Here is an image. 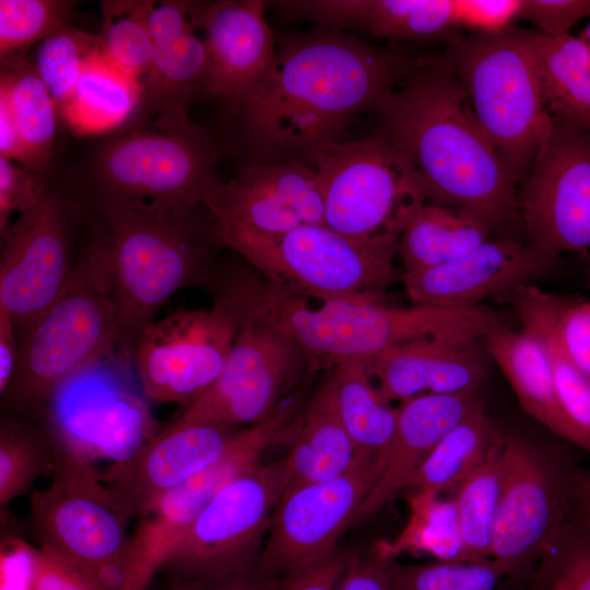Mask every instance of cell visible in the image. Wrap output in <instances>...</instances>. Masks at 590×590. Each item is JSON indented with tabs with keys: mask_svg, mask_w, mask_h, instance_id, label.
Here are the masks:
<instances>
[{
	"mask_svg": "<svg viewBox=\"0 0 590 590\" xmlns=\"http://www.w3.org/2000/svg\"><path fill=\"white\" fill-rule=\"evenodd\" d=\"M411 68V67H410ZM409 67L334 32L283 40L262 83L238 106L251 144L271 161L308 156L375 109Z\"/></svg>",
	"mask_w": 590,
	"mask_h": 590,
	"instance_id": "obj_1",
	"label": "cell"
},
{
	"mask_svg": "<svg viewBox=\"0 0 590 590\" xmlns=\"http://www.w3.org/2000/svg\"><path fill=\"white\" fill-rule=\"evenodd\" d=\"M375 110L379 134L409 160L433 203L493 228L518 210L519 182L476 122L447 57L411 67Z\"/></svg>",
	"mask_w": 590,
	"mask_h": 590,
	"instance_id": "obj_2",
	"label": "cell"
},
{
	"mask_svg": "<svg viewBox=\"0 0 590 590\" xmlns=\"http://www.w3.org/2000/svg\"><path fill=\"white\" fill-rule=\"evenodd\" d=\"M88 239L80 252L111 302L119 350L132 358L142 332L178 290L213 280L212 222L192 209H157L139 202H79Z\"/></svg>",
	"mask_w": 590,
	"mask_h": 590,
	"instance_id": "obj_3",
	"label": "cell"
},
{
	"mask_svg": "<svg viewBox=\"0 0 590 590\" xmlns=\"http://www.w3.org/2000/svg\"><path fill=\"white\" fill-rule=\"evenodd\" d=\"M245 303L248 315L288 335L312 369H331L345 358L371 357L417 340H476L487 327L481 306L415 304L401 308L382 302L334 300L310 308L306 298L248 276Z\"/></svg>",
	"mask_w": 590,
	"mask_h": 590,
	"instance_id": "obj_4",
	"label": "cell"
},
{
	"mask_svg": "<svg viewBox=\"0 0 590 590\" xmlns=\"http://www.w3.org/2000/svg\"><path fill=\"white\" fill-rule=\"evenodd\" d=\"M216 245L244 257L271 287L326 302H382L399 275V234L357 239L326 225H303L280 235L215 225Z\"/></svg>",
	"mask_w": 590,
	"mask_h": 590,
	"instance_id": "obj_5",
	"label": "cell"
},
{
	"mask_svg": "<svg viewBox=\"0 0 590 590\" xmlns=\"http://www.w3.org/2000/svg\"><path fill=\"white\" fill-rule=\"evenodd\" d=\"M447 59L476 122L521 185L547 116L529 30L457 37Z\"/></svg>",
	"mask_w": 590,
	"mask_h": 590,
	"instance_id": "obj_6",
	"label": "cell"
},
{
	"mask_svg": "<svg viewBox=\"0 0 590 590\" xmlns=\"http://www.w3.org/2000/svg\"><path fill=\"white\" fill-rule=\"evenodd\" d=\"M54 441L51 482L30 498L34 535L40 547L87 573L105 590H121L131 517L101 481L93 459Z\"/></svg>",
	"mask_w": 590,
	"mask_h": 590,
	"instance_id": "obj_7",
	"label": "cell"
},
{
	"mask_svg": "<svg viewBox=\"0 0 590 590\" xmlns=\"http://www.w3.org/2000/svg\"><path fill=\"white\" fill-rule=\"evenodd\" d=\"M307 161L319 177L324 225L353 238L401 235L412 213L429 201L422 177L379 133L327 143Z\"/></svg>",
	"mask_w": 590,
	"mask_h": 590,
	"instance_id": "obj_8",
	"label": "cell"
},
{
	"mask_svg": "<svg viewBox=\"0 0 590 590\" xmlns=\"http://www.w3.org/2000/svg\"><path fill=\"white\" fill-rule=\"evenodd\" d=\"M211 283V308L177 309L142 332L132 365L149 401L185 408L222 374L246 319V307L240 276Z\"/></svg>",
	"mask_w": 590,
	"mask_h": 590,
	"instance_id": "obj_9",
	"label": "cell"
},
{
	"mask_svg": "<svg viewBox=\"0 0 590 590\" xmlns=\"http://www.w3.org/2000/svg\"><path fill=\"white\" fill-rule=\"evenodd\" d=\"M580 467L569 447L518 433L506 435L491 558L500 563L509 577L533 573L565 528Z\"/></svg>",
	"mask_w": 590,
	"mask_h": 590,
	"instance_id": "obj_10",
	"label": "cell"
},
{
	"mask_svg": "<svg viewBox=\"0 0 590 590\" xmlns=\"http://www.w3.org/2000/svg\"><path fill=\"white\" fill-rule=\"evenodd\" d=\"M216 151L194 125L138 130L116 139L96 155L92 188L81 202L130 201L157 209H192L220 181Z\"/></svg>",
	"mask_w": 590,
	"mask_h": 590,
	"instance_id": "obj_11",
	"label": "cell"
},
{
	"mask_svg": "<svg viewBox=\"0 0 590 590\" xmlns=\"http://www.w3.org/2000/svg\"><path fill=\"white\" fill-rule=\"evenodd\" d=\"M116 350L115 308L79 257L63 295L19 343L15 370L2 399L17 408L43 404L70 376Z\"/></svg>",
	"mask_w": 590,
	"mask_h": 590,
	"instance_id": "obj_12",
	"label": "cell"
},
{
	"mask_svg": "<svg viewBox=\"0 0 590 590\" xmlns=\"http://www.w3.org/2000/svg\"><path fill=\"white\" fill-rule=\"evenodd\" d=\"M148 401L132 358L116 350L70 376L43 404L56 441L119 462L161 429Z\"/></svg>",
	"mask_w": 590,
	"mask_h": 590,
	"instance_id": "obj_13",
	"label": "cell"
},
{
	"mask_svg": "<svg viewBox=\"0 0 590 590\" xmlns=\"http://www.w3.org/2000/svg\"><path fill=\"white\" fill-rule=\"evenodd\" d=\"M284 458L259 463L223 487L168 554L174 579L257 569L271 514L284 492Z\"/></svg>",
	"mask_w": 590,
	"mask_h": 590,
	"instance_id": "obj_14",
	"label": "cell"
},
{
	"mask_svg": "<svg viewBox=\"0 0 590 590\" xmlns=\"http://www.w3.org/2000/svg\"><path fill=\"white\" fill-rule=\"evenodd\" d=\"M80 214L73 197L48 188L1 234L0 308L10 315L19 343L72 280V227Z\"/></svg>",
	"mask_w": 590,
	"mask_h": 590,
	"instance_id": "obj_15",
	"label": "cell"
},
{
	"mask_svg": "<svg viewBox=\"0 0 590 590\" xmlns=\"http://www.w3.org/2000/svg\"><path fill=\"white\" fill-rule=\"evenodd\" d=\"M518 210L538 251L562 257L590 249V132L547 114Z\"/></svg>",
	"mask_w": 590,
	"mask_h": 590,
	"instance_id": "obj_16",
	"label": "cell"
},
{
	"mask_svg": "<svg viewBox=\"0 0 590 590\" xmlns=\"http://www.w3.org/2000/svg\"><path fill=\"white\" fill-rule=\"evenodd\" d=\"M382 468L384 460L358 453L341 475L283 492L269 520L258 574L274 580L335 554Z\"/></svg>",
	"mask_w": 590,
	"mask_h": 590,
	"instance_id": "obj_17",
	"label": "cell"
},
{
	"mask_svg": "<svg viewBox=\"0 0 590 590\" xmlns=\"http://www.w3.org/2000/svg\"><path fill=\"white\" fill-rule=\"evenodd\" d=\"M306 367L304 352L288 335L246 311L222 374L177 420L231 427L258 424L279 408Z\"/></svg>",
	"mask_w": 590,
	"mask_h": 590,
	"instance_id": "obj_18",
	"label": "cell"
},
{
	"mask_svg": "<svg viewBox=\"0 0 590 590\" xmlns=\"http://www.w3.org/2000/svg\"><path fill=\"white\" fill-rule=\"evenodd\" d=\"M285 412L237 432L224 455L209 468L164 495L129 539L121 590H144L174 545L215 495L260 463L263 451L282 436Z\"/></svg>",
	"mask_w": 590,
	"mask_h": 590,
	"instance_id": "obj_19",
	"label": "cell"
},
{
	"mask_svg": "<svg viewBox=\"0 0 590 590\" xmlns=\"http://www.w3.org/2000/svg\"><path fill=\"white\" fill-rule=\"evenodd\" d=\"M215 225L280 235L303 225H324L317 172L294 160L266 161L220 180L204 202Z\"/></svg>",
	"mask_w": 590,
	"mask_h": 590,
	"instance_id": "obj_20",
	"label": "cell"
},
{
	"mask_svg": "<svg viewBox=\"0 0 590 590\" xmlns=\"http://www.w3.org/2000/svg\"><path fill=\"white\" fill-rule=\"evenodd\" d=\"M237 432L176 418L128 459L101 471V481L131 518H140L168 492L217 461Z\"/></svg>",
	"mask_w": 590,
	"mask_h": 590,
	"instance_id": "obj_21",
	"label": "cell"
},
{
	"mask_svg": "<svg viewBox=\"0 0 590 590\" xmlns=\"http://www.w3.org/2000/svg\"><path fill=\"white\" fill-rule=\"evenodd\" d=\"M567 267L565 256L509 238L487 239L449 263L402 272L400 280L414 304L474 306L520 285L565 278Z\"/></svg>",
	"mask_w": 590,
	"mask_h": 590,
	"instance_id": "obj_22",
	"label": "cell"
},
{
	"mask_svg": "<svg viewBox=\"0 0 590 590\" xmlns=\"http://www.w3.org/2000/svg\"><path fill=\"white\" fill-rule=\"evenodd\" d=\"M203 9L204 4L197 2L161 1L151 10L154 57L140 83L139 109L156 117V128L191 123L189 109L198 94L205 92V46L194 31L201 27Z\"/></svg>",
	"mask_w": 590,
	"mask_h": 590,
	"instance_id": "obj_23",
	"label": "cell"
},
{
	"mask_svg": "<svg viewBox=\"0 0 590 590\" xmlns=\"http://www.w3.org/2000/svg\"><path fill=\"white\" fill-rule=\"evenodd\" d=\"M259 0L206 4L200 26L206 52L205 92L239 106L264 80L276 55Z\"/></svg>",
	"mask_w": 590,
	"mask_h": 590,
	"instance_id": "obj_24",
	"label": "cell"
},
{
	"mask_svg": "<svg viewBox=\"0 0 590 590\" xmlns=\"http://www.w3.org/2000/svg\"><path fill=\"white\" fill-rule=\"evenodd\" d=\"M493 363L482 340H417L369 357L377 391L387 403L423 393L481 389Z\"/></svg>",
	"mask_w": 590,
	"mask_h": 590,
	"instance_id": "obj_25",
	"label": "cell"
},
{
	"mask_svg": "<svg viewBox=\"0 0 590 590\" xmlns=\"http://www.w3.org/2000/svg\"><path fill=\"white\" fill-rule=\"evenodd\" d=\"M481 389L458 393H423L397 406V426L384 468L358 509L353 526L376 515L404 491L410 476L437 444L475 408Z\"/></svg>",
	"mask_w": 590,
	"mask_h": 590,
	"instance_id": "obj_26",
	"label": "cell"
},
{
	"mask_svg": "<svg viewBox=\"0 0 590 590\" xmlns=\"http://www.w3.org/2000/svg\"><path fill=\"white\" fill-rule=\"evenodd\" d=\"M330 27L357 26L390 39H436L459 30L455 0H316L278 2Z\"/></svg>",
	"mask_w": 590,
	"mask_h": 590,
	"instance_id": "obj_27",
	"label": "cell"
},
{
	"mask_svg": "<svg viewBox=\"0 0 590 590\" xmlns=\"http://www.w3.org/2000/svg\"><path fill=\"white\" fill-rule=\"evenodd\" d=\"M482 342L521 409L553 435L582 450L581 438L558 401L543 341L529 330L506 327L485 335Z\"/></svg>",
	"mask_w": 590,
	"mask_h": 590,
	"instance_id": "obj_28",
	"label": "cell"
},
{
	"mask_svg": "<svg viewBox=\"0 0 590 590\" xmlns=\"http://www.w3.org/2000/svg\"><path fill=\"white\" fill-rule=\"evenodd\" d=\"M357 456V448L343 422L335 382L329 370L295 422L292 441L284 457V492L337 477L352 467Z\"/></svg>",
	"mask_w": 590,
	"mask_h": 590,
	"instance_id": "obj_29",
	"label": "cell"
},
{
	"mask_svg": "<svg viewBox=\"0 0 590 590\" xmlns=\"http://www.w3.org/2000/svg\"><path fill=\"white\" fill-rule=\"evenodd\" d=\"M498 298L510 306L522 329L543 341L560 406L578 432L582 450L590 455V378L571 363L559 344L554 322L555 294L536 284H524Z\"/></svg>",
	"mask_w": 590,
	"mask_h": 590,
	"instance_id": "obj_30",
	"label": "cell"
},
{
	"mask_svg": "<svg viewBox=\"0 0 590 590\" xmlns=\"http://www.w3.org/2000/svg\"><path fill=\"white\" fill-rule=\"evenodd\" d=\"M529 42L547 114L590 132V50L570 34L529 30Z\"/></svg>",
	"mask_w": 590,
	"mask_h": 590,
	"instance_id": "obj_31",
	"label": "cell"
},
{
	"mask_svg": "<svg viewBox=\"0 0 590 590\" xmlns=\"http://www.w3.org/2000/svg\"><path fill=\"white\" fill-rule=\"evenodd\" d=\"M492 229L471 212L426 202L412 213L400 235L402 272L449 263L487 240Z\"/></svg>",
	"mask_w": 590,
	"mask_h": 590,
	"instance_id": "obj_32",
	"label": "cell"
},
{
	"mask_svg": "<svg viewBox=\"0 0 590 590\" xmlns=\"http://www.w3.org/2000/svg\"><path fill=\"white\" fill-rule=\"evenodd\" d=\"M504 434L486 414L484 403L479 405L437 444L410 476L404 491L452 495Z\"/></svg>",
	"mask_w": 590,
	"mask_h": 590,
	"instance_id": "obj_33",
	"label": "cell"
},
{
	"mask_svg": "<svg viewBox=\"0 0 590 590\" xmlns=\"http://www.w3.org/2000/svg\"><path fill=\"white\" fill-rule=\"evenodd\" d=\"M0 93L9 103L25 152L24 167L44 173L52 154L57 106L24 56L1 60Z\"/></svg>",
	"mask_w": 590,
	"mask_h": 590,
	"instance_id": "obj_34",
	"label": "cell"
},
{
	"mask_svg": "<svg viewBox=\"0 0 590 590\" xmlns=\"http://www.w3.org/2000/svg\"><path fill=\"white\" fill-rule=\"evenodd\" d=\"M369 357H350L329 369L340 412L358 453L384 460L396 433L397 406L385 402L373 385Z\"/></svg>",
	"mask_w": 590,
	"mask_h": 590,
	"instance_id": "obj_35",
	"label": "cell"
},
{
	"mask_svg": "<svg viewBox=\"0 0 590 590\" xmlns=\"http://www.w3.org/2000/svg\"><path fill=\"white\" fill-rule=\"evenodd\" d=\"M141 101V86L103 56L80 78L63 117L79 131H102L134 116Z\"/></svg>",
	"mask_w": 590,
	"mask_h": 590,
	"instance_id": "obj_36",
	"label": "cell"
},
{
	"mask_svg": "<svg viewBox=\"0 0 590 590\" xmlns=\"http://www.w3.org/2000/svg\"><path fill=\"white\" fill-rule=\"evenodd\" d=\"M505 434L483 463L450 495L456 505L465 562L491 559L498 516Z\"/></svg>",
	"mask_w": 590,
	"mask_h": 590,
	"instance_id": "obj_37",
	"label": "cell"
},
{
	"mask_svg": "<svg viewBox=\"0 0 590 590\" xmlns=\"http://www.w3.org/2000/svg\"><path fill=\"white\" fill-rule=\"evenodd\" d=\"M154 2L101 1L103 24L98 37L102 56L139 84L149 73L154 57L149 24Z\"/></svg>",
	"mask_w": 590,
	"mask_h": 590,
	"instance_id": "obj_38",
	"label": "cell"
},
{
	"mask_svg": "<svg viewBox=\"0 0 590 590\" xmlns=\"http://www.w3.org/2000/svg\"><path fill=\"white\" fill-rule=\"evenodd\" d=\"M55 441L47 429L13 415L0 424V505L30 491L38 476L52 474Z\"/></svg>",
	"mask_w": 590,
	"mask_h": 590,
	"instance_id": "obj_39",
	"label": "cell"
},
{
	"mask_svg": "<svg viewBox=\"0 0 590 590\" xmlns=\"http://www.w3.org/2000/svg\"><path fill=\"white\" fill-rule=\"evenodd\" d=\"M101 56L98 34L69 23L38 43L33 66L62 116L83 72Z\"/></svg>",
	"mask_w": 590,
	"mask_h": 590,
	"instance_id": "obj_40",
	"label": "cell"
},
{
	"mask_svg": "<svg viewBox=\"0 0 590 590\" xmlns=\"http://www.w3.org/2000/svg\"><path fill=\"white\" fill-rule=\"evenodd\" d=\"M413 519L400 547L412 546L437 560L465 562L458 514L453 498L438 494H411Z\"/></svg>",
	"mask_w": 590,
	"mask_h": 590,
	"instance_id": "obj_41",
	"label": "cell"
},
{
	"mask_svg": "<svg viewBox=\"0 0 590 590\" xmlns=\"http://www.w3.org/2000/svg\"><path fill=\"white\" fill-rule=\"evenodd\" d=\"M396 590H496L507 569L494 559L391 565Z\"/></svg>",
	"mask_w": 590,
	"mask_h": 590,
	"instance_id": "obj_42",
	"label": "cell"
},
{
	"mask_svg": "<svg viewBox=\"0 0 590 590\" xmlns=\"http://www.w3.org/2000/svg\"><path fill=\"white\" fill-rule=\"evenodd\" d=\"M74 5L68 0H0L1 60L23 56L28 47L68 24Z\"/></svg>",
	"mask_w": 590,
	"mask_h": 590,
	"instance_id": "obj_43",
	"label": "cell"
},
{
	"mask_svg": "<svg viewBox=\"0 0 590 590\" xmlns=\"http://www.w3.org/2000/svg\"><path fill=\"white\" fill-rule=\"evenodd\" d=\"M530 590H590V538L569 520L539 560Z\"/></svg>",
	"mask_w": 590,
	"mask_h": 590,
	"instance_id": "obj_44",
	"label": "cell"
},
{
	"mask_svg": "<svg viewBox=\"0 0 590 590\" xmlns=\"http://www.w3.org/2000/svg\"><path fill=\"white\" fill-rule=\"evenodd\" d=\"M554 322L564 353L590 378V300L555 294Z\"/></svg>",
	"mask_w": 590,
	"mask_h": 590,
	"instance_id": "obj_45",
	"label": "cell"
},
{
	"mask_svg": "<svg viewBox=\"0 0 590 590\" xmlns=\"http://www.w3.org/2000/svg\"><path fill=\"white\" fill-rule=\"evenodd\" d=\"M48 189L44 173L28 169L0 156V232L10 226L12 214L34 206Z\"/></svg>",
	"mask_w": 590,
	"mask_h": 590,
	"instance_id": "obj_46",
	"label": "cell"
},
{
	"mask_svg": "<svg viewBox=\"0 0 590 590\" xmlns=\"http://www.w3.org/2000/svg\"><path fill=\"white\" fill-rule=\"evenodd\" d=\"M590 16V0H522L518 21L532 23L540 34L557 37Z\"/></svg>",
	"mask_w": 590,
	"mask_h": 590,
	"instance_id": "obj_47",
	"label": "cell"
},
{
	"mask_svg": "<svg viewBox=\"0 0 590 590\" xmlns=\"http://www.w3.org/2000/svg\"><path fill=\"white\" fill-rule=\"evenodd\" d=\"M459 28L475 35H495L518 21L522 0H455Z\"/></svg>",
	"mask_w": 590,
	"mask_h": 590,
	"instance_id": "obj_48",
	"label": "cell"
},
{
	"mask_svg": "<svg viewBox=\"0 0 590 590\" xmlns=\"http://www.w3.org/2000/svg\"><path fill=\"white\" fill-rule=\"evenodd\" d=\"M34 590H105L91 575L54 552L39 547L35 553Z\"/></svg>",
	"mask_w": 590,
	"mask_h": 590,
	"instance_id": "obj_49",
	"label": "cell"
},
{
	"mask_svg": "<svg viewBox=\"0 0 590 590\" xmlns=\"http://www.w3.org/2000/svg\"><path fill=\"white\" fill-rule=\"evenodd\" d=\"M352 553L339 550L318 564L273 580L268 590H337Z\"/></svg>",
	"mask_w": 590,
	"mask_h": 590,
	"instance_id": "obj_50",
	"label": "cell"
},
{
	"mask_svg": "<svg viewBox=\"0 0 590 590\" xmlns=\"http://www.w3.org/2000/svg\"><path fill=\"white\" fill-rule=\"evenodd\" d=\"M392 557L386 553L353 552L337 590H396Z\"/></svg>",
	"mask_w": 590,
	"mask_h": 590,
	"instance_id": "obj_51",
	"label": "cell"
},
{
	"mask_svg": "<svg viewBox=\"0 0 590 590\" xmlns=\"http://www.w3.org/2000/svg\"><path fill=\"white\" fill-rule=\"evenodd\" d=\"M35 553L15 536L2 540L0 550V590H34Z\"/></svg>",
	"mask_w": 590,
	"mask_h": 590,
	"instance_id": "obj_52",
	"label": "cell"
},
{
	"mask_svg": "<svg viewBox=\"0 0 590 590\" xmlns=\"http://www.w3.org/2000/svg\"><path fill=\"white\" fill-rule=\"evenodd\" d=\"M272 582L255 569L229 576L174 579L169 590H268Z\"/></svg>",
	"mask_w": 590,
	"mask_h": 590,
	"instance_id": "obj_53",
	"label": "cell"
},
{
	"mask_svg": "<svg viewBox=\"0 0 590 590\" xmlns=\"http://www.w3.org/2000/svg\"><path fill=\"white\" fill-rule=\"evenodd\" d=\"M19 339L10 315L0 308V392L8 389L15 370Z\"/></svg>",
	"mask_w": 590,
	"mask_h": 590,
	"instance_id": "obj_54",
	"label": "cell"
},
{
	"mask_svg": "<svg viewBox=\"0 0 590 590\" xmlns=\"http://www.w3.org/2000/svg\"><path fill=\"white\" fill-rule=\"evenodd\" d=\"M568 520L590 538V469L580 467L575 475Z\"/></svg>",
	"mask_w": 590,
	"mask_h": 590,
	"instance_id": "obj_55",
	"label": "cell"
},
{
	"mask_svg": "<svg viewBox=\"0 0 590 590\" xmlns=\"http://www.w3.org/2000/svg\"><path fill=\"white\" fill-rule=\"evenodd\" d=\"M0 156L24 166L25 152L9 103L0 93Z\"/></svg>",
	"mask_w": 590,
	"mask_h": 590,
	"instance_id": "obj_56",
	"label": "cell"
},
{
	"mask_svg": "<svg viewBox=\"0 0 590 590\" xmlns=\"http://www.w3.org/2000/svg\"><path fill=\"white\" fill-rule=\"evenodd\" d=\"M590 50V21L578 36Z\"/></svg>",
	"mask_w": 590,
	"mask_h": 590,
	"instance_id": "obj_57",
	"label": "cell"
}]
</instances>
